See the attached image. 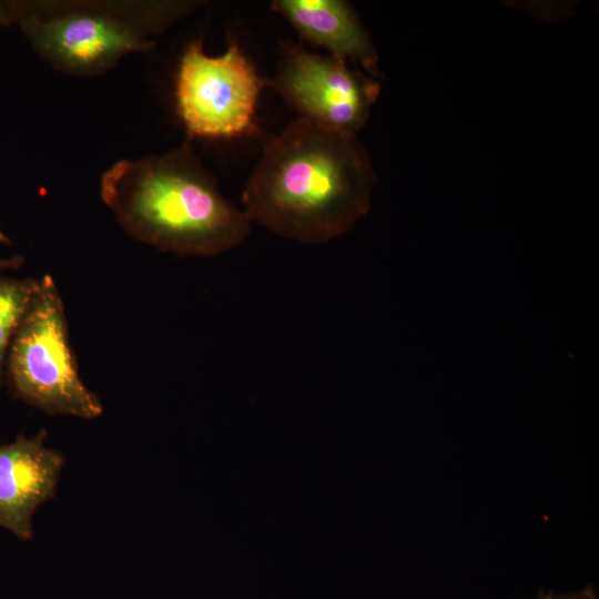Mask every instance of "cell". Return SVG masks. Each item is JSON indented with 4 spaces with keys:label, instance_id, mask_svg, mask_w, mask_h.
I'll return each instance as SVG.
<instances>
[{
    "label": "cell",
    "instance_id": "obj_1",
    "mask_svg": "<svg viewBox=\"0 0 599 599\" xmlns=\"http://www.w3.org/2000/svg\"><path fill=\"white\" fill-rule=\"evenodd\" d=\"M375 173L356 135L295 119L264 148L243 210L281 237L323 244L369 211Z\"/></svg>",
    "mask_w": 599,
    "mask_h": 599
},
{
    "label": "cell",
    "instance_id": "obj_2",
    "mask_svg": "<svg viewBox=\"0 0 599 599\" xmlns=\"http://www.w3.org/2000/svg\"><path fill=\"white\" fill-rule=\"evenodd\" d=\"M100 194L126 234L161 252L216 256L251 233L246 212L221 193L189 141L115 162L101 176Z\"/></svg>",
    "mask_w": 599,
    "mask_h": 599
},
{
    "label": "cell",
    "instance_id": "obj_3",
    "mask_svg": "<svg viewBox=\"0 0 599 599\" xmlns=\"http://www.w3.org/2000/svg\"><path fill=\"white\" fill-rule=\"evenodd\" d=\"M203 1H45L19 8L20 26L55 70L97 77L130 53L148 52L155 37Z\"/></svg>",
    "mask_w": 599,
    "mask_h": 599
},
{
    "label": "cell",
    "instance_id": "obj_4",
    "mask_svg": "<svg viewBox=\"0 0 599 599\" xmlns=\"http://www.w3.org/2000/svg\"><path fill=\"white\" fill-rule=\"evenodd\" d=\"M14 395L49 415L94 419L103 405L81 379L61 294L50 275L37 291L8 352Z\"/></svg>",
    "mask_w": 599,
    "mask_h": 599
},
{
    "label": "cell",
    "instance_id": "obj_5",
    "mask_svg": "<svg viewBox=\"0 0 599 599\" xmlns=\"http://www.w3.org/2000/svg\"><path fill=\"white\" fill-rule=\"evenodd\" d=\"M265 80L236 42L211 57L203 41H192L181 55L175 78L176 110L191 136L235 139L255 129Z\"/></svg>",
    "mask_w": 599,
    "mask_h": 599
},
{
    "label": "cell",
    "instance_id": "obj_6",
    "mask_svg": "<svg viewBox=\"0 0 599 599\" xmlns=\"http://www.w3.org/2000/svg\"><path fill=\"white\" fill-rule=\"evenodd\" d=\"M276 91L300 119L324 129L356 135L364 128L379 94L370 75L333 55L287 43L272 79Z\"/></svg>",
    "mask_w": 599,
    "mask_h": 599
},
{
    "label": "cell",
    "instance_id": "obj_7",
    "mask_svg": "<svg viewBox=\"0 0 599 599\" xmlns=\"http://www.w3.org/2000/svg\"><path fill=\"white\" fill-rule=\"evenodd\" d=\"M45 438L42 429L0 445V527L24 541L33 539V515L54 498L65 463Z\"/></svg>",
    "mask_w": 599,
    "mask_h": 599
},
{
    "label": "cell",
    "instance_id": "obj_8",
    "mask_svg": "<svg viewBox=\"0 0 599 599\" xmlns=\"http://www.w3.org/2000/svg\"><path fill=\"white\" fill-rule=\"evenodd\" d=\"M271 9L286 19L302 40L327 54L361 65L376 77L377 54L352 6L343 0H273Z\"/></svg>",
    "mask_w": 599,
    "mask_h": 599
},
{
    "label": "cell",
    "instance_id": "obj_9",
    "mask_svg": "<svg viewBox=\"0 0 599 599\" xmlns=\"http://www.w3.org/2000/svg\"><path fill=\"white\" fill-rule=\"evenodd\" d=\"M38 280L0 277V387L11 342L37 291Z\"/></svg>",
    "mask_w": 599,
    "mask_h": 599
},
{
    "label": "cell",
    "instance_id": "obj_10",
    "mask_svg": "<svg viewBox=\"0 0 599 599\" xmlns=\"http://www.w3.org/2000/svg\"><path fill=\"white\" fill-rule=\"evenodd\" d=\"M539 599H597V597L592 587H588L575 593H544Z\"/></svg>",
    "mask_w": 599,
    "mask_h": 599
},
{
    "label": "cell",
    "instance_id": "obj_11",
    "mask_svg": "<svg viewBox=\"0 0 599 599\" xmlns=\"http://www.w3.org/2000/svg\"><path fill=\"white\" fill-rule=\"evenodd\" d=\"M21 264V260L18 258H6L0 255V272L7 268L16 267Z\"/></svg>",
    "mask_w": 599,
    "mask_h": 599
},
{
    "label": "cell",
    "instance_id": "obj_12",
    "mask_svg": "<svg viewBox=\"0 0 599 599\" xmlns=\"http://www.w3.org/2000/svg\"><path fill=\"white\" fill-rule=\"evenodd\" d=\"M8 242L7 235L0 230V243Z\"/></svg>",
    "mask_w": 599,
    "mask_h": 599
}]
</instances>
